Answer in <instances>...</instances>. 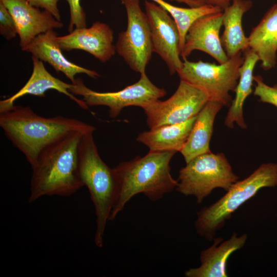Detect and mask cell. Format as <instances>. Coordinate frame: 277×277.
<instances>
[{"mask_svg": "<svg viewBox=\"0 0 277 277\" xmlns=\"http://www.w3.org/2000/svg\"><path fill=\"white\" fill-rule=\"evenodd\" d=\"M0 127L13 145L24 154L32 168L42 151L49 145L73 132L96 129L75 118L61 115L43 117L30 107L19 105L0 113Z\"/></svg>", "mask_w": 277, "mask_h": 277, "instance_id": "1", "label": "cell"}, {"mask_svg": "<svg viewBox=\"0 0 277 277\" xmlns=\"http://www.w3.org/2000/svg\"><path fill=\"white\" fill-rule=\"evenodd\" d=\"M175 151H151L120 163L113 168L116 192L109 220L115 219L134 196L144 194L156 201L172 191L178 181L172 177L170 162Z\"/></svg>", "mask_w": 277, "mask_h": 277, "instance_id": "2", "label": "cell"}, {"mask_svg": "<svg viewBox=\"0 0 277 277\" xmlns=\"http://www.w3.org/2000/svg\"><path fill=\"white\" fill-rule=\"evenodd\" d=\"M86 132H73L42 151L32 168L29 203L45 195L69 196L84 186L78 172V149Z\"/></svg>", "mask_w": 277, "mask_h": 277, "instance_id": "3", "label": "cell"}, {"mask_svg": "<svg viewBox=\"0 0 277 277\" xmlns=\"http://www.w3.org/2000/svg\"><path fill=\"white\" fill-rule=\"evenodd\" d=\"M83 134L78 145V172L80 179L90 195L96 215V246H103V236L113 208L116 192L113 168L102 160L95 144L93 133Z\"/></svg>", "mask_w": 277, "mask_h": 277, "instance_id": "4", "label": "cell"}, {"mask_svg": "<svg viewBox=\"0 0 277 277\" xmlns=\"http://www.w3.org/2000/svg\"><path fill=\"white\" fill-rule=\"evenodd\" d=\"M276 186L277 164H262L248 177L233 184L219 200L197 212L194 224L197 233L208 241L213 240L217 231L241 206L262 188Z\"/></svg>", "mask_w": 277, "mask_h": 277, "instance_id": "5", "label": "cell"}, {"mask_svg": "<svg viewBox=\"0 0 277 277\" xmlns=\"http://www.w3.org/2000/svg\"><path fill=\"white\" fill-rule=\"evenodd\" d=\"M186 164L179 171L175 189L185 196H194L199 204L214 189L227 191L239 179L223 153H204Z\"/></svg>", "mask_w": 277, "mask_h": 277, "instance_id": "6", "label": "cell"}, {"mask_svg": "<svg viewBox=\"0 0 277 277\" xmlns=\"http://www.w3.org/2000/svg\"><path fill=\"white\" fill-rule=\"evenodd\" d=\"M242 52L229 58L226 63L219 65L185 60L177 73L180 80L204 91L209 100L229 107L232 101L230 92L235 90L239 78L240 68L244 59Z\"/></svg>", "mask_w": 277, "mask_h": 277, "instance_id": "7", "label": "cell"}, {"mask_svg": "<svg viewBox=\"0 0 277 277\" xmlns=\"http://www.w3.org/2000/svg\"><path fill=\"white\" fill-rule=\"evenodd\" d=\"M69 91L81 95L88 106H105L109 108V116L114 118L125 107L137 106L144 108L166 94L164 88L157 87L149 80L146 73L141 74L134 84L115 91L99 92L88 88L82 79L76 78Z\"/></svg>", "mask_w": 277, "mask_h": 277, "instance_id": "8", "label": "cell"}, {"mask_svg": "<svg viewBox=\"0 0 277 277\" xmlns=\"http://www.w3.org/2000/svg\"><path fill=\"white\" fill-rule=\"evenodd\" d=\"M127 16V27L121 32L115 45L116 52L136 72L146 73L153 51L151 30L140 0H121Z\"/></svg>", "mask_w": 277, "mask_h": 277, "instance_id": "9", "label": "cell"}, {"mask_svg": "<svg viewBox=\"0 0 277 277\" xmlns=\"http://www.w3.org/2000/svg\"><path fill=\"white\" fill-rule=\"evenodd\" d=\"M209 101L199 88L180 80L172 96L165 101L156 100L143 110L149 129L181 123L196 116Z\"/></svg>", "mask_w": 277, "mask_h": 277, "instance_id": "10", "label": "cell"}, {"mask_svg": "<svg viewBox=\"0 0 277 277\" xmlns=\"http://www.w3.org/2000/svg\"><path fill=\"white\" fill-rule=\"evenodd\" d=\"M152 43L153 51L166 64L170 75L181 69L180 33L177 26L169 14L153 1H145Z\"/></svg>", "mask_w": 277, "mask_h": 277, "instance_id": "11", "label": "cell"}, {"mask_svg": "<svg viewBox=\"0 0 277 277\" xmlns=\"http://www.w3.org/2000/svg\"><path fill=\"white\" fill-rule=\"evenodd\" d=\"M56 40L62 50H84L102 63L109 61L116 52L113 30L100 22H94L89 28H75L67 35L57 36Z\"/></svg>", "mask_w": 277, "mask_h": 277, "instance_id": "12", "label": "cell"}, {"mask_svg": "<svg viewBox=\"0 0 277 277\" xmlns=\"http://www.w3.org/2000/svg\"><path fill=\"white\" fill-rule=\"evenodd\" d=\"M222 21L223 11L201 17L192 24L180 53L183 61L195 50L207 53L219 64H224L228 60L220 37Z\"/></svg>", "mask_w": 277, "mask_h": 277, "instance_id": "13", "label": "cell"}, {"mask_svg": "<svg viewBox=\"0 0 277 277\" xmlns=\"http://www.w3.org/2000/svg\"><path fill=\"white\" fill-rule=\"evenodd\" d=\"M13 16L22 49L40 34L61 28L63 24L48 11L41 10L26 0H0Z\"/></svg>", "mask_w": 277, "mask_h": 277, "instance_id": "14", "label": "cell"}, {"mask_svg": "<svg viewBox=\"0 0 277 277\" xmlns=\"http://www.w3.org/2000/svg\"><path fill=\"white\" fill-rule=\"evenodd\" d=\"M57 36L54 30H50L37 35L22 50L48 63L57 73L64 74L72 83H74L77 74H85L93 78L100 76L95 71L81 67L66 58L56 40Z\"/></svg>", "mask_w": 277, "mask_h": 277, "instance_id": "15", "label": "cell"}, {"mask_svg": "<svg viewBox=\"0 0 277 277\" xmlns=\"http://www.w3.org/2000/svg\"><path fill=\"white\" fill-rule=\"evenodd\" d=\"M33 71L31 76L25 85L11 96L0 101V113L7 111L14 105L18 98L28 94L45 97V92L49 90H54L67 96L76 103L84 110L88 106L82 99L77 98L69 90L73 84H69L54 77L46 69L43 61L32 56Z\"/></svg>", "mask_w": 277, "mask_h": 277, "instance_id": "16", "label": "cell"}, {"mask_svg": "<svg viewBox=\"0 0 277 277\" xmlns=\"http://www.w3.org/2000/svg\"><path fill=\"white\" fill-rule=\"evenodd\" d=\"M246 233L238 236L233 232L230 239L223 242L222 238L213 239V244L200 253L201 265L185 271L186 277H227V264L229 256L245 245Z\"/></svg>", "mask_w": 277, "mask_h": 277, "instance_id": "17", "label": "cell"}, {"mask_svg": "<svg viewBox=\"0 0 277 277\" xmlns=\"http://www.w3.org/2000/svg\"><path fill=\"white\" fill-rule=\"evenodd\" d=\"M248 37L249 48L258 55L261 67L268 70L277 61V4L265 14Z\"/></svg>", "mask_w": 277, "mask_h": 277, "instance_id": "18", "label": "cell"}, {"mask_svg": "<svg viewBox=\"0 0 277 277\" xmlns=\"http://www.w3.org/2000/svg\"><path fill=\"white\" fill-rule=\"evenodd\" d=\"M223 105L209 100L197 115L187 140L180 151L186 163L195 157L211 152L210 142L216 116Z\"/></svg>", "mask_w": 277, "mask_h": 277, "instance_id": "19", "label": "cell"}, {"mask_svg": "<svg viewBox=\"0 0 277 277\" xmlns=\"http://www.w3.org/2000/svg\"><path fill=\"white\" fill-rule=\"evenodd\" d=\"M252 5L251 0H235L223 11L224 29L221 40L228 58L249 48L248 37L243 29L242 18Z\"/></svg>", "mask_w": 277, "mask_h": 277, "instance_id": "20", "label": "cell"}, {"mask_svg": "<svg viewBox=\"0 0 277 277\" xmlns=\"http://www.w3.org/2000/svg\"><path fill=\"white\" fill-rule=\"evenodd\" d=\"M196 116L181 123L164 125L144 131L138 134L136 140L146 146L149 151L180 152Z\"/></svg>", "mask_w": 277, "mask_h": 277, "instance_id": "21", "label": "cell"}, {"mask_svg": "<svg viewBox=\"0 0 277 277\" xmlns=\"http://www.w3.org/2000/svg\"><path fill=\"white\" fill-rule=\"evenodd\" d=\"M244 59L240 68V76L235 92V97L229 106L224 124L229 128L236 124L242 129L247 128L243 114L244 102L252 92L253 71L259 58L250 48L244 51Z\"/></svg>", "mask_w": 277, "mask_h": 277, "instance_id": "22", "label": "cell"}, {"mask_svg": "<svg viewBox=\"0 0 277 277\" xmlns=\"http://www.w3.org/2000/svg\"><path fill=\"white\" fill-rule=\"evenodd\" d=\"M151 1L164 8L175 21L180 33V53L185 44L187 32L196 19L205 15L223 11L219 7L206 4L197 7L183 8L171 5L164 0Z\"/></svg>", "mask_w": 277, "mask_h": 277, "instance_id": "23", "label": "cell"}, {"mask_svg": "<svg viewBox=\"0 0 277 277\" xmlns=\"http://www.w3.org/2000/svg\"><path fill=\"white\" fill-rule=\"evenodd\" d=\"M256 83L254 94L259 97V101L271 104L277 108V83L273 86L265 84L260 75L253 76Z\"/></svg>", "mask_w": 277, "mask_h": 277, "instance_id": "24", "label": "cell"}, {"mask_svg": "<svg viewBox=\"0 0 277 277\" xmlns=\"http://www.w3.org/2000/svg\"><path fill=\"white\" fill-rule=\"evenodd\" d=\"M0 34L7 40L13 39L17 34L15 21L1 1H0Z\"/></svg>", "mask_w": 277, "mask_h": 277, "instance_id": "25", "label": "cell"}, {"mask_svg": "<svg viewBox=\"0 0 277 277\" xmlns=\"http://www.w3.org/2000/svg\"><path fill=\"white\" fill-rule=\"evenodd\" d=\"M70 9V22L68 31L71 32L75 28L87 27L86 13L81 4V0H66Z\"/></svg>", "mask_w": 277, "mask_h": 277, "instance_id": "26", "label": "cell"}, {"mask_svg": "<svg viewBox=\"0 0 277 277\" xmlns=\"http://www.w3.org/2000/svg\"><path fill=\"white\" fill-rule=\"evenodd\" d=\"M32 6L48 11L57 20L61 21L58 2L61 0H26Z\"/></svg>", "mask_w": 277, "mask_h": 277, "instance_id": "27", "label": "cell"}, {"mask_svg": "<svg viewBox=\"0 0 277 277\" xmlns=\"http://www.w3.org/2000/svg\"><path fill=\"white\" fill-rule=\"evenodd\" d=\"M204 4L212 5L219 7L223 10L228 7L231 2L235 0H201Z\"/></svg>", "mask_w": 277, "mask_h": 277, "instance_id": "28", "label": "cell"}, {"mask_svg": "<svg viewBox=\"0 0 277 277\" xmlns=\"http://www.w3.org/2000/svg\"><path fill=\"white\" fill-rule=\"evenodd\" d=\"M170 1H175L178 3H185L186 5H188L190 7H193L196 6V4L190 0H170Z\"/></svg>", "mask_w": 277, "mask_h": 277, "instance_id": "29", "label": "cell"}, {"mask_svg": "<svg viewBox=\"0 0 277 277\" xmlns=\"http://www.w3.org/2000/svg\"><path fill=\"white\" fill-rule=\"evenodd\" d=\"M195 3H196L199 6H201V5H205L204 4V3L202 2L201 0H190Z\"/></svg>", "mask_w": 277, "mask_h": 277, "instance_id": "30", "label": "cell"}]
</instances>
